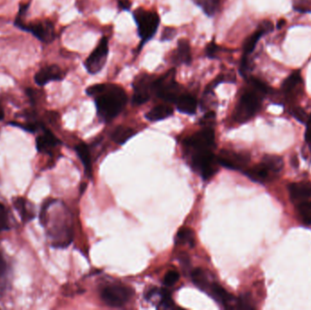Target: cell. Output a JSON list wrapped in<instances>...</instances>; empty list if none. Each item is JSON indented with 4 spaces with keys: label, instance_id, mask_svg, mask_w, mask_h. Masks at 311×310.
Returning <instances> with one entry per match:
<instances>
[{
    "label": "cell",
    "instance_id": "obj_26",
    "mask_svg": "<svg viewBox=\"0 0 311 310\" xmlns=\"http://www.w3.org/2000/svg\"><path fill=\"white\" fill-rule=\"evenodd\" d=\"M302 84L303 82L301 74L300 72H294L284 81V83L282 85V90L286 94H291L297 90V88H300V86Z\"/></svg>",
    "mask_w": 311,
    "mask_h": 310
},
{
    "label": "cell",
    "instance_id": "obj_2",
    "mask_svg": "<svg viewBox=\"0 0 311 310\" xmlns=\"http://www.w3.org/2000/svg\"><path fill=\"white\" fill-rule=\"evenodd\" d=\"M41 224L48 227V235L52 240V247L64 248L69 246L73 239V231L69 215L65 209L58 211V215L53 218L46 215Z\"/></svg>",
    "mask_w": 311,
    "mask_h": 310
},
{
    "label": "cell",
    "instance_id": "obj_4",
    "mask_svg": "<svg viewBox=\"0 0 311 310\" xmlns=\"http://www.w3.org/2000/svg\"><path fill=\"white\" fill-rule=\"evenodd\" d=\"M262 92L255 89L246 91L240 98L235 110V120L244 123L252 118L260 109L262 101Z\"/></svg>",
    "mask_w": 311,
    "mask_h": 310
},
{
    "label": "cell",
    "instance_id": "obj_25",
    "mask_svg": "<svg viewBox=\"0 0 311 310\" xmlns=\"http://www.w3.org/2000/svg\"><path fill=\"white\" fill-rule=\"evenodd\" d=\"M191 279H192L193 283L199 289L202 290V291L208 292V290L210 289L211 284L209 283V281H208L206 272L203 269H201V268H196V269H194L191 272Z\"/></svg>",
    "mask_w": 311,
    "mask_h": 310
},
{
    "label": "cell",
    "instance_id": "obj_1",
    "mask_svg": "<svg viewBox=\"0 0 311 310\" xmlns=\"http://www.w3.org/2000/svg\"><path fill=\"white\" fill-rule=\"evenodd\" d=\"M127 94L121 87L104 84L101 93L96 96V106L99 116L105 122L115 118L127 104Z\"/></svg>",
    "mask_w": 311,
    "mask_h": 310
},
{
    "label": "cell",
    "instance_id": "obj_34",
    "mask_svg": "<svg viewBox=\"0 0 311 310\" xmlns=\"http://www.w3.org/2000/svg\"><path fill=\"white\" fill-rule=\"evenodd\" d=\"M236 304H237V307L238 309H246V310L253 309L251 300H250V298H249L248 295H242L238 299Z\"/></svg>",
    "mask_w": 311,
    "mask_h": 310
},
{
    "label": "cell",
    "instance_id": "obj_17",
    "mask_svg": "<svg viewBox=\"0 0 311 310\" xmlns=\"http://www.w3.org/2000/svg\"><path fill=\"white\" fill-rule=\"evenodd\" d=\"M59 144L58 138L54 136L52 132L48 129H44L41 136H38L36 139V147L38 152L48 153L53 147Z\"/></svg>",
    "mask_w": 311,
    "mask_h": 310
},
{
    "label": "cell",
    "instance_id": "obj_19",
    "mask_svg": "<svg viewBox=\"0 0 311 310\" xmlns=\"http://www.w3.org/2000/svg\"><path fill=\"white\" fill-rule=\"evenodd\" d=\"M208 293L213 297V299L220 303L226 308H231V304L235 301V299L227 291L218 284H211Z\"/></svg>",
    "mask_w": 311,
    "mask_h": 310
},
{
    "label": "cell",
    "instance_id": "obj_27",
    "mask_svg": "<svg viewBox=\"0 0 311 310\" xmlns=\"http://www.w3.org/2000/svg\"><path fill=\"white\" fill-rule=\"evenodd\" d=\"M176 242L178 244H189L190 246H194L195 244V233L193 229L190 227H181L177 236H176Z\"/></svg>",
    "mask_w": 311,
    "mask_h": 310
},
{
    "label": "cell",
    "instance_id": "obj_30",
    "mask_svg": "<svg viewBox=\"0 0 311 310\" xmlns=\"http://www.w3.org/2000/svg\"><path fill=\"white\" fill-rule=\"evenodd\" d=\"M9 229V220L7 211L3 204L0 203V232Z\"/></svg>",
    "mask_w": 311,
    "mask_h": 310
},
{
    "label": "cell",
    "instance_id": "obj_18",
    "mask_svg": "<svg viewBox=\"0 0 311 310\" xmlns=\"http://www.w3.org/2000/svg\"><path fill=\"white\" fill-rule=\"evenodd\" d=\"M173 62L176 65L187 64L189 65L191 62V52H190V43L186 39H180L178 42V48L176 52L172 56Z\"/></svg>",
    "mask_w": 311,
    "mask_h": 310
},
{
    "label": "cell",
    "instance_id": "obj_41",
    "mask_svg": "<svg viewBox=\"0 0 311 310\" xmlns=\"http://www.w3.org/2000/svg\"><path fill=\"white\" fill-rule=\"evenodd\" d=\"M5 117V112L2 107V105H0V121L3 120Z\"/></svg>",
    "mask_w": 311,
    "mask_h": 310
},
{
    "label": "cell",
    "instance_id": "obj_9",
    "mask_svg": "<svg viewBox=\"0 0 311 310\" xmlns=\"http://www.w3.org/2000/svg\"><path fill=\"white\" fill-rule=\"evenodd\" d=\"M21 30L29 32L41 42L51 43L56 37L55 27L49 20H37L31 23H23L18 26Z\"/></svg>",
    "mask_w": 311,
    "mask_h": 310
},
{
    "label": "cell",
    "instance_id": "obj_40",
    "mask_svg": "<svg viewBox=\"0 0 311 310\" xmlns=\"http://www.w3.org/2000/svg\"><path fill=\"white\" fill-rule=\"evenodd\" d=\"M118 5L120 6L121 9L124 10H128L131 6V3L129 0H119L118 1Z\"/></svg>",
    "mask_w": 311,
    "mask_h": 310
},
{
    "label": "cell",
    "instance_id": "obj_23",
    "mask_svg": "<svg viewBox=\"0 0 311 310\" xmlns=\"http://www.w3.org/2000/svg\"><path fill=\"white\" fill-rule=\"evenodd\" d=\"M76 152L84 166L86 174L89 177H91L92 176V163H91L90 148L85 144H79L76 147Z\"/></svg>",
    "mask_w": 311,
    "mask_h": 310
},
{
    "label": "cell",
    "instance_id": "obj_31",
    "mask_svg": "<svg viewBox=\"0 0 311 310\" xmlns=\"http://www.w3.org/2000/svg\"><path fill=\"white\" fill-rule=\"evenodd\" d=\"M180 279V274L176 270H170L164 277V285L166 287H172L174 286Z\"/></svg>",
    "mask_w": 311,
    "mask_h": 310
},
{
    "label": "cell",
    "instance_id": "obj_33",
    "mask_svg": "<svg viewBox=\"0 0 311 310\" xmlns=\"http://www.w3.org/2000/svg\"><path fill=\"white\" fill-rule=\"evenodd\" d=\"M294 8L300 12H311V0H294Z\"/></svg>",
    "mask_w": 311,
    "mask_h": 310
},
{
    "label": "cell",
    "instance_id": "obj_37",
    "mask_svg": "<svg viewBox=\"0 0 311 310\" xmlns=\"http://www.w3.org/2000/svg\"><path fill=\"white\" fill-rule=\"evenodd\" d=\"M216 52H217V46L216 43L214 41L209 43L206 48L207 56L209 58H214L216 57Z\"/></svg>",
    "mask_w": 311,
    "mask_h": 310
},
{
    "label": "cell",
    "instance_id": "obj_39",
    "mask_svg": "<svg viewBox=\"0 0 311 310\" xmlns=\"http://www.w3.org/2000/svg\"><path fill=\"white\" fill-rule=\"evenodd\" d=\"M306 125L307 129L306 133H305V139H306V142L308 143L309 147H310V150H311V115L309 116Z\"/></svg>",
    "mask_w": 311,
    "mask_h": 310
},
{
    "label": "cell",
    "instance_id": "obj_15",
    "mask_svg": "<svg viewBox=\"0 0 311 310\" xmlns=\"http://www.w3.org/2000/svg\"><path fill=\"white\" fill-rule=\"evenodd\" d=\"M290 199L300 204L311 198V182L301 181L289 185Z\"/></svg>",
    "mask_w": 311,
    "mask_h": 310
},
{
    "label": "cell",
    "instance_id": "obj_35",
    "mask_svg": "<svg viewBox=\"0 0 311 310\" xmlns=\"http://www.w3.org/2000/svg\"><path fill=\"white\" fill-rule=\"evenodd\" d=\"M291 113L297 120L300 121L301 123H307L309 116L307 115L306 112L301 107H294L291 111Z\"/></svg>",
    "mask_w": 311,
    "mask_h": 310
},
{
    "label": "cell",
    "instance_id": "obj_24",
    "mask_svg": "<svg viewBox=\"0 0 311 310\" xmlns=\"http://www.w3.org/2000/svg\"><path fill=\"white\" fill-rule=\"evenodd\" d=\"M136 134L135 130L131 127L127 126H118L116 127L111 135V138L114 142L118 145H123L129 140Z\"/></svg>",
    "mask_w": 311,
    "mask_h": 310
},
{
    "label": "cell",
    "instance_id": "obj_21",
    "mask_svg": "<svg viewBox=\"0 0 311 310\" xmlns=\"http://www.w3.org/2000/svg\"><path fill=\"white\" fill-rule=\"evenodd\" d=\"M13 205L24 222H29L35 217L34 211L29 207V202H27L25 199L17 198L13 201Z\"/></svg>",
    "mask_w": 311,
    "mask_h": 310
},
{
    "label": "cell",
    "instance_id": "obj_38",
    "mask_svg": "<svg viewBox=\"0 0 311 310\" xmlns=\"http://www.w3.org/2000/svg\"><path fill=\"white\" fill-rule=\"evenodd\" d=\"M176 29L172 27H166L162 33V40H170L175 37Z\"/></svg>",
    "mask_w": 311,
    "mask_h": 310
},
{
    "label": "cell",
    "instance_id": "obj_14",
    "mask_svg": "<svg viewBox=\"0 0 311 310\" xmlns=\"http://www.w3.org/2000/svg\"><path fill=\"white\" fill-rule=\"evenodd\" d=\"M63 71L57 65H51L48 66L37 71L34 79L36 84L43 87L45 85L48 84L50 81H58L61 80L64 78Z\"/></svg>",
    "mask_w": 311,
    "mask_h": 310
},
{
    "label": "cell",
    "instance_id": "obj_28",
    "mask_svg": "<svg viewBox=\"0 0 311 310\" xmlns=\"http://www.w3.org/2000/svg\"><path fill=\"white\" fill-rule=\"evenodd\" d=\"M194 2L201 6L207 16H213L215 14L217 0H194Z\"/></svg>",
    "mask_w": 311,
    "mask_h": 310
},
{
    "label": "cell",
    "instance_id": "obj_3",
    "mask_svg": "<svg viewBox=\"0 0 311 310\" xmlns=\"http://www.w3.org/2000/svg\"><path fill=\"white\" fill-rule=\"evenodd\" d=\"M284 167L283 159L278 156H266L262 162L252 168H246L245 175L252 181L265 183L273 180L280 175Z\"/></svg>",
    "mask_w": 311,
    "mask_h": 310
},
{
    "label": "cell",
    "instance_id": "obj_36",
    "mask_svg": "<svg viewBox=\"0 0 311 310\" xmlns=\"http://www.w3.org/2000/svg\"><path fill=\"white\" fill-rule=\"evenodd\" d=\"M6 270H7V265H6V262L2 256V254L0 252V288H1L2 282L5 280Z\"/></svg>",
    "mask_w": 311,
    "mask_h": 310
},
{
    "label": "cell",
    "instance_id": "obj_8",
    "mask_svg": "<svg viewBox=\"0 0 311 310\" xmlns=\"http://www.w3.org/2000/svg\"><path fill=\"white\" fill-rule=\"evenodd\" d=\"M217 158H216L210 150L196 151L192 157V166L201 174V177L205 180L212 178L217 170Z\"/></svg>",
    "mask_w": 311,
    "mask_h": 310
},
{
    "label": "cell",
    "instance_id": "obj_7",
    "mask_svg": "<svg viewBox=\"0 0 311 310\" xmlns=\"http://www.w3.org/2000/svg\"><path fill=\"white\" fill-rule=\"evenodd\" d=\"M175 69L169 70L160 79L155 80L153 83V91L158 98L168 102H176L180 97L179 84L175 81Z\"/></svg>",
    "mask_w": 311,
    "mask_h": 310
},
{
    "label": "cell",
    "instance_id": "obj_6",
    "mask_svg": "<svg viewBox=\"0 0 311 310\" xmlns=\"http://www.w3.org/2000/svg\"><path fill=\"white\" fill-rule=\"evenodd\" d=\"M134 291L131 288L121 284H113L105 286L101 290V300L105 305L112 308H119L126 305L131 300Z\"/></svg>",
    "mask_w": 311,
    "mask_h": 310
},
{
    "label": "cell",
    "instance_id": "obj_29",
    "mask_svg": "<svg viewBox=\"0 0 311 310\" xmlns=\"http://www.w3.org/2000/svg\"><path fill=\"white\" fill-rule=\"evenodd\" d=\"M299 212L302 220L308 225H311V202L305 201L299 206Z\"/></svg>",
    "mask_w": 311,
    "mask_h": 310
},
{
    "label": "cell",
    "instance_id": "obj_32",
    "mask_svg": "<svg viewBox=\"0 0 311 310\" xmlns=\"http://www.w3.org/2000/svg\"><path fill=\"white\" fill-rule=\"evenodd\" d=\"M9 125L11 126H17L19 128H22L24 130H26L27 132H30V133H34V132L37 131V129L39 127H43L42 125H40L39 123H26V124H21V123H16V122H10Z\"/></svg>",
    "mask_w": 311,
    "mask_h": 310
},
{
    "label": "cell",
    "instance_id": "obj_10",
    "mask_svg": "<svg viewBox=\"0 0 311 310\" xmlns=\"http://www.w3.org/2000/svg\"><path fill=\"white\" fill-rule=\"evenodd\" d=\"M108 54V40L105 37L101 38L98 47L91 53L85 62V68L90 74L99 73L105 66Z\"/></svg>",
    "mask_w": 311,
    "mask_h": 310
},
{
    "label": "cell",
    "instance_id": "obj_11",
    "mask_svg": "<svg viewBox=\"0 0 311 310\" xmlns=\"http://www.w3.org/2000/svg\"><path fill=\"white\" fill-rule=\"evenodd\" d=\"M249 160L250 158L247 153L235 152L231 150H222L217 157V162L222 167L241 171L246 169Z\"/></svg>",
    "mask_w": 311,
    "mask_h": 310
},
{
    "label": "cell",
    "instance_id": "obj_5",
    "mask_svg": "<svg viewBox=\"0 0 311 310\" xmlns=\"http://www.w3.org/2000/svg\"><path fill=\"white\" fill-rule=\"evenodd\" d=\"M134 18L137 23L139 37L141 38L139 46V48H141L143 45L150 40L156 34L159 26V17L158 14L139 7L134 12Z\"/></svg>",
    "mask_w": 311,
    "mask_h": 310
},
{
    "label": "cell",
    "instance_id": "obj_13",
    "mask_svg": "<svg viewBox=\"0 0 311 310\" xmlns=\"http://www.w3.org/2000/svg\"><path fill=\"white\" fill-rule=\"evenodd\" d=\"M155 80L151 77L145 75L140 79L136 80L134 83V95L133 104L139 105L145 104L150 98V91L153 90V83Z\"/></svg>",
    "mask_w": 311,
    "mask_h": 310
},
{
    "label": "cell",
    "instance_id": "obj_20",
    "mask_svg": "<svg viewBox=\"0 0 311 310\" xmlns=\"http://www.w3.org/2000/svg\"><path fill=\"white\" fill-rule=\"evenodd\" d=\"M177 104L178 110L188 114V115H194L197 110V100L195 98L190 95H180L179 99L175 102Z\"/></svg>",
    "mask_w": 311,
    "mask_h": 310
},
{
    "label": "cell",
    "instance_id": "obj_16",
    "mask_svg": "<svg viewBox=\"0 0 311 310\" xmlns=\"http://www.w3.org/2000/svg\"><path fill=\"white\" fill-rule=\"evenodd\" d=\"M273 29V25L271 22L266 21L262 23L258 31L255 32L252 36H250L248 40L245 43L244 46V56H248L252 52L254 48H256L257 43L260 39V37L263 36L264 34L271 31Z\"/></svg>",
    "mask_w": 311,
    "mask_h": 310
},
{
    "label": "cell",
    "instance_id": "obj_12",
    "mask_svg": "<svg viewBox=\"0 0 311 310\" xmlns=\"http://www.w3.org/2000/svg\"><path fill=\"white\" fill-rule=\"evenodd\" d=\"M185 146L195 151L209 150L215 144V133L211 128H204L188 137L184 141Z\"/></svg>",
    "mask_w": 311,
    "mask_h": 310
},
{
    "label": "cell",
    "instance_id": "obj_22",
    "mask_svg": "<svg viewBox=\"0 0 311 310\" xmlns=\"http://www.w3.org/2000/svg\"><path fill=\"white\" fill-rule=\"evenodd\" d=\"M172 114H173V108L171 106L160 105L155 106L151 110L148 112L146 114V117L148 120L155 122V121L166 119L169 116H172Z\"/></svg>",
    "mask_w": 311,
    "mask_h": 310
}]
</instances>
